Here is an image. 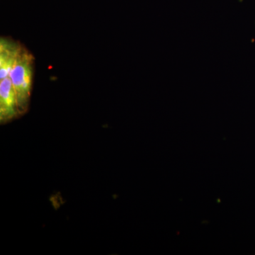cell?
Here are the masks:
<instances>
[{
	"label": "cell",
	"mask_w": 255,
	"mask_h": 255,
	"mask_svg": "<svg viewBox=\"0 0 255 255\" xmlns=\"http://www.w3.org/2000/svg\"><path fill=\"white\" fill-rule=\"evenodd\" d=\"M33 67V55L27 50L23 48L9 74V78L17 99L20 115L26 113L29 106L32 90Z\"/></svg>",
	"instance_id": "cell-1"
},
{
	"label": "cell",
	"mask_w": 255,
	"mask_h": 255,
	"mask_svg": "<svg viewBox=\"0 0 255 255\" xmlns=\"http://www.w3.org/2000/svg\"><path fill=\"white\" fill-rule=\"evenodd\" d=\"M17 99L9 78L0 80V121L7 123L19 117Z\"/></svg>",
	"instance_id": "cell-2"
},
{
	"label": "cell",
	"mask_w": 255,
	"mask_h": 255,
	"mask_svg": "<svg viewBox=\"0 0 255 255\" xmlns=\"http://www.w3.org/2000/svg\"><path fill=\"white\" fill-rule=\"evenodd\" d=\"M23 47L8 38H1L0 41V80L9 78Z\"/></svg>",
	"instance_id": "cell-3"
}]
</instances>
